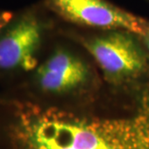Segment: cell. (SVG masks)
<instances>
[{"mask_svg": "<svg viewBox=\"0 0 149 149\" xmlns=\"http://www.w3.org/2000/svg\"><path fill=\"white\" fill-rule=\"evenodd\" d=\"M95 85L91 67L79 55L59 48L42 61L29 79L15 90L37 99L89 92Z\"/></svg>", "mask_w": 149, "mask_h": 149, "instance_id": "3", "label": "cell"}, {"mask_svg": "<svg viewBox=\"0 0 149 149\" xmlns=\"http://www.w3.org/2000/svg\"><path fill=\"white\" fill-rule=\"evenodd\" d=\"M83 46L112 85L133 88L149 81V56L137 35L107 31Z\"/></svg>", "mask_w": 149, "mask_h": 149, "instance_id": "2", "label": "cell"}, {"mask_svg": "<svg viewBox=\"0 0 149 149\" xmlns=\"http://www.w3.org/2000/svg\"><path fill=\"white\" fill-rule=\"evenodd\" d=\"M13 16H14V14L11 12L0 10V32L12 20Z\"/></svg>", "mask_w": 149, "mask_h": 149, "instance_id": "7", "label": "cell"}, {"mask_svg": "<svg viewBox=\"0 0 149 149\" xmlns=\"http://www.w3.org/2000/svg\"><path fill=\"white\" fill-rule=\"evenodd\" d=\"M46 23L33 11L12 18L0 32V79L29 75L40 64Z\"/></svg>", "mask_w": 149, "mask_h": 149, "instance_id": "4", "label": "cell"}, {"mask_svg": "<svg viewBox=\"0 0 149 149\" xmlns=\"http://www.w3.org/2000/svg\"><path fill=\"white\" fill-rule=\"evenodd\" d=\"M46 5L65 21L104 31H126L139 36L149 22L107 0H46Z\"/></svg>", "mask_w": 149, "mask_h": 149, "instance_id": "5", "label": "cell"}, {"mask_svg": "<svg viewBox=\"0 0 149 149\" xmlns=\"http://www.w3.org/2000/svg\"><path fill=\"white\" fill-rule=\"evenodd\" d=\"M0 149H149V82L120 113L53 105L16 90L1 93Z\"/></svg>", "mask_w": 149, "mask_h": 149, "instance_id": "1", "label": "cell"}, {"mask_svg": "<svg viewBox=\"0 0 149 149\" xmlns=\"http://www.w3.org/2000/svg\"><path fill=\"white\" fill-rule=\"evenodd\" d=\"M138 37L149 56V22L143 33L138 36Z\"/></svg>", "mask_w": 149, "mask_h": 149, "instance_id": "6", "label": "cell"}]
</instances>
